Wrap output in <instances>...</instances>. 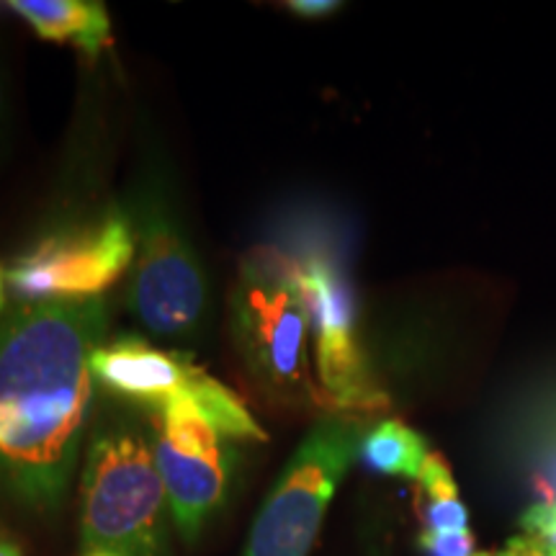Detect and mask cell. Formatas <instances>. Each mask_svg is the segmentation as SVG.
<instances>
[{
	"mask_svg": "<svg viewBox=\"0 0 556 556\" xmlns=\"http://www.w3.org/2000/svg\"><path fill=\"white\" fill-rule=\"evenodd\" d=\"M168 495L152 428L137 417H103L90 430L80 475L83 552L160 556L168 539Z\"/></svg>",
	"mask_w": 556,
	"mask_h": 556,
	"instance_id": "cell-3",
	"label": "cell"
},
{
	"mask_svg": "<svg viewBox=\"0 0 556 556\" xmlns=\"http://www.w3.org/2000/svg\"><path fill=\"white\" fill-rule=\"evenodd\" d=\"M0 556H24V546L9 533H0Z\"/></svg>",
	"mask_w": 556,
	"mask_h": 556,
	"instance_id": "cell-16",
	"label": "cell"
},
{
	"mask_svg": "<svg viewBox=\"0 0 556 556\" xmlns=\"http://www.w3.org/2000/svg\"><path fill=\"white\" fill-rule=\"evenodd\" d=\"M83 556H122V554L109 552V548H93V552H83Z\"/></svg>",
	"mask_w": 556,
	"mask_h": 556,
	"instance_id": "cell-18",
	"label": "cell"
},
{
	"mask_svg": "<svg viewBox=\"0 0 556 556\" xmlns=\"http://www.w3.org/2000/svg\"><path fill=\"white\" fill-rule=\"evenodd\" d=\"M152 443L170 520L193 544L214 513L227 503L235 477V451L199 407L180 400L150 413Z\"/></svg>",
	"mask_w": 556,
	"mask_h": 556,
	"instance_id": "cell-8",
	"label": "cell"
},
{
	"mask_svg": "<svg viewBox=\"0 0 556 556\" xmlns=\"http://www.w3.org/2000/svg\"><path fill=\"white\" fill-rule=\"evenodd\" d=\"M93 379L124 402L155 413L173 402H191L229 441L266 443L261 428L240 394L206 374L189 356L148 343L137 336L103 340L93 353Z\"/></svg>",
	"mask_w": 556,
	"mask_h": 556,
	"instance_id": "cell-6",
	"label": "cell"
},
{
	"mask_svg": "<svg viewBox=\"0 0 556 556\" xmlns=\"http://www.w3.org/2000/svg\"><path fill=\"white\" fill-rule=\"evenodd\" d=\"M368 428V417L343 413H325L312 422L261 505L242 556L312 554L332 495L358 458Z\"/></svg>",
	"mask_w": 556,
	"mask_h": 556,
	"instance_id": "cell-4",
	"label": "cell"
},
{
	"mask_svg": "<svg viewBox=\"0 0 556 556\" xmlns=\"http://www.w3.org/2000/svg\"><path fill=\"white\" fill-rule=\"evenodd\" d=\"M520 528L556 552V503H533L520 518Z\"/></svg>",
	"mask_w": 556,
	"mask_h": 556,
	"instance_id": "cell-14",
	"label": "cell"
},
{
	"mask_svg": "<svg viewBox=\"0 0 556 556\" xmlns=\"http://www.w3.org/2000/svg\"><path fill=\"white\" fill-rule=\"evenodd\" d=\"M415 510L426 531H469V513L458 497L456 479L441 454L422 464L415 490Z\"/></svg>",
	"mask_w": 556,
	"mask_h": 556,
	"instance_id": "cell-12",
	"label": "cell"
},
{
	"mask_svg": "<svg viewBox=\"0 0 556 556\" xmlns=\"http://www.w3.org/2000/svg\"><path fill=\"white\" fill-rule=\"evenodd\" d=\"M9 9L31 26L37 37L75 45L88 58L111 47V18L99 0H11Z\"/></svg>",
	"mask_w": 556,
	"mask_h": 556,
	"instance_id": "cell-10",
	"label": "cell"
},
{
	"mask_svg": "<svg viewBox=\"0 0 556 556\" xmlns=\"http://www.w3.org/2000/svg\"><path fill=\"white\" fill-rule=\"evenodd\" d=\"M358 456L377 475L417 479L430 451L426 438L402 420H379L368 428Z\"/></svg>",
	"mask_w": 556,
	"mask_h": 556,
	"instance_id": "cell-11",
	"label": "cell"
},
{
	"mask_svg": "<svg viewBox=\"0 0 556 556\" xmlns=\"http://www.w3.org/2000/svg\"><path fill=\"white\" fill-rule=\"evenodd\" d=\"M137 255L131 309L152 336L189 340L206 319V274L173 208L157 193L142 199L135 219Z\"/></svg>",
	"mask_w": 556,
	"mask_h": 556,
	"instance_id": "cell-7",
	"label": "cell"
},
{
	"mask_svg": "<svg viewBox=\"0 0 556 556\" xmlns=\"http://www.w3.org/2000/svg\"><path fill=\"white\" fill-rule=\"evenodd\" d=\"M229 332L250 379L268 397L332 413L312 371L309 309L294 258L274 248L242 255L229 291Z\"/></svg>",
	"mask_w": 556,
	"mask_h": 556,
	"instance_id": "cell-2",
	"label": "cell"
},
{
	"mask_svg": "<svg viewBox=\"0 0 556 556\" xmlns=\"http://www.w3.org/2000/svg\"><path fill=\"white\" fill-rule=\"evenodd\" d=\"M417 546L426 556H475L477 541L471 531H422Z\"/></svg>",
	"mask_w": 556,
	"mask_h": 556,
	"instance_id": "cell-13",
	"label": "cell"
},
{
	"mask_svg": "<svg viewBox=\"0 0 556 556\" xmlns=\"http://www.w3.org/2000/svg\"><path fill=\"white\" fill-rule=\"evenodd\" d=\"M0 124H3V80H0Z\"/></svg>",
	"mask_w": 556,
	"mask_h": 556,
	"instance_id": "cell-19",
	"label": "cell"
},
{
	"mask_svg": "<svg viewBox=\"0 0 556 556\" xmlns=\"http://www.w3.org/2000/svg\"><path fill=\"white\" fill-rule=\"evenodd\" d=\"M106 299L18 304L0 317V505L52 516L65 505L93 409V353Z\"/></svg>",
	"mask_w": 556,
	"mask_h": 556,
	"instance_id": "cell-1",
	"label": "cell"
},
{
	"mask_svg": "<svg viewBox=\"0 0 556 556\" xmlns=\"http://www.w3.org/2000/svg\"><path fill=\"white\" fill-rule=\"evenodd\" d=\"M287 5L289 11H294L296 16L304 18H323L340 9V3H336V0H291Z\"/></svg>",
	"mask_w": 556,
	"mask_h": 556,
	"instance_id": "cell-15",
	"label": "cell"
},
{
	"mask_svg": "<svg viewBox=\"0 0 556 556\" xmlns=\"http://www.w3.org/2000/svg\"><path fill=\"white\" fill-rule=\"evenodd\" d=\"M137 255L135 222L111 206L99 217L54 229L18 253L5 283L18 304L99 299Z\"/></svg>",
	"mask_w": 556,
	"mask_h": 556,
	"instance_id": "cell-5",
	"label": "cell"
},
{
	"mask_svg": "<svg viewBox=\"0 0 556 556\" xmlns=\"http://www.w3.org/2000/svg\"><path fill=\"white\" fill-rule=\"evenodd\" d=\"M5 289H9V283H5V270L0 268V315H3L5 309Z\"/></svg>",
	"mask_w": 556,
	"mask_h": 556,
	"instance_id": "cell-17",
	"label": "cell"
},
{
	"mask_svg": "<svg viewBox=\"0 0 556 556\" xmlns=\"http://www.w3.org/2000/svg\"><path fill=\"white\" fill-rule=\"evenodd\" d=\"M548 556H556V552H552V554H548Z\"/></svg>",
	"mask_w": 556,
	"mask_h": 556,
	"instance_id": "cell-20",
	"label": "cell"
},
{
	"mask_svg": "<svg viewBox=\"0 0 556 556\" xmlns=\"http://www.w3.org/2000/svg\"><path fill=\"white\" fill-rule=\"evenodd\" d=\"M299 287L309 309L315 377L332 413L368 417L381 413L389 397L374 381L358 343L356 302L336 263L325 255L296 261Z\"/></svg>",
	"mask_w": 556,
	"mask_h": 556,
	"instance_id": "cell-9",
	"label": "cell"
}]
</instances>
